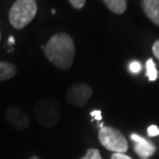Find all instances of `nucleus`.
<instances>
[{
  "mask_svg": "<svg viewBox=\"0 0 159 159\" xmlns=\"http://www.w3.org/2000/svg\"><path fill=\"white\" fill-rule=\"evenodd\" d=\"M43 49L47 59L58 69L68 70L72 66L76 47L72 38L66 33H58L52 36Z\"/></svg>",
  "mask_w": 159,
  "mask_h": 159,
  "instance_id": "f257e3e1",
  "label": "nucleus"
},
{
  "mask_svg": "<svg viewBox=\"0 0 159 159\" xmlns=\"http://www.w3.org/2000/svg\"><path fill=\"white\" fill-rule=\"evenodd\" d=\"M37 11L35 0H17L9 11V22L16 29H23L34 19Z\"/></svg>",
  "mask_w": 159,
  "mask_h": 159,
  "instance_id": "f03ea898",
  "label": "nucleus"
},
{
  "mask_svg": "<svg viewBox=\"0 0 159 159\" xmlns=\"http://www.w3.org/2000/svg\"><path fill=\"white\" fill-rule=\"evenodd\" d=\"M34 119L42 127H53L60 119L59 105L55 100L46 98L40 100L34 107Z\"/></svg>",
  "mask_w": 159,
  "mask_h": 159,
  "instance_id": "7ed1b4c3",
  "label": "nucleus"
},
{
  "mask_svg": "<svg viewBox=\"0 0 159 159\" xmlns=\"http://www.w3.org/2000/svg\"><path fill=\"white\" fill-rule=\"evenodd\" d=\"M101 145L115 153H125L128 150V143L124 134L119 129L111 126H103L98 133Z\"/></svg>",
  "mask_w": 159,
  "mask_h": 159,
  "instance_id": "20e7f679",
  "label": "nucleus"
},
{
  "mask_svg": "<svg viewBox=\"0 0 159 159\" xmlns=\"http://www.w3.org/2000/svg\"><path fill=\"white\" fill-rule=\"evenodd\" d=\"M92 89L85 83H77L72 85L66 93V100L72 106L83 108L92 97Z\"/></svg>",
  "mask_w": 159,
  "mask_h": 159,
  "instance_id": "39448f33",
  "label": "nucleus"
},
{
  "mask_svg": "<svg viewBox=\"0 0 159 159\" xmlns=\"http://www.w3.org/2000/svg\"><path fill=\"white\" fill-rule=\"evenodd\" d=\"M6 119L13 128L26 129L30 125V117L27 112L19 106H12L6 110Z\"/></svg>",
  "mask_w": 159,
  "mask_h": 159,
  "instance_id": "423d86ee",
  "label": "nucleus"
},
{
  "mask_svg": "<svg viewBox=\"0 0 159 159\" xmlns=\"http://www.w3.org/2000/svg\"><path fill=\"white\" fill-rule=\"evenodd\" d=\"M131 140L134 142V151L142 159H148L155 153L156 148L153 144L148 142L146 139L138 136L137 134H132L130 136Z\"/></svg>",
  "mask_w": 159,
  "mask_h": 159,
  "instance_id": "0eeeda50",
  "label": "nucleus"
},
{
  "mask_svg": "<svg viewBox=\"0 0 159 159\" xmlns=\"http://www.w3.org/2000/svg\"><path fill=\"white\" fill-rule=\"evenodd\" d=\"M141 4L148 19L159 26V0H142Z\"/></svg>",
  "mask_w": 159,
  "mask_h": 159,
  "instance_id": "6e6552de",
  "label": "nucleus"
},
{
  "mask_svg": "<svg viewBox=\"0 0 159 159\" xmlns=\"http://www.w3.org/2000/svg\"><path fill=\"white\" fill-rule=\"evenodd\" d=\"M17 74V67L12 63L0 62V81L12 79Z\"/></svg>",
  "mask_w": 159,
  "mask_h": 159,
  "instance_id": "1a4fd4ad",
  "label": "nucleus"
},
{
  "mask_svg": "<svg viewBox=\"0 0 159 159\" xmlns=\"http://www.w3.org/2000/svg\"><path fill=\"white\" fill-rule=\"evenodd\" d=\"M107 8L117 15L125 12L127 8V2L126 0H103Z\"/></svg>",
  "mask_w": 159,
  "mask_h": 159,
  "instance_id": "9d476101",
  "label": "nucleus"
},
{
  "mask_svg": "<svg viewBox=\"0 0 159 159\" xmlns=\"http://www.w3.org/2000/svg\"><path fill=\"white\" fill-rule=\"evenodd\" d=\"M146 69H147V76L150 81H155L157 79V70L155 67V64L152 59H149L146 63Z\"/></svg>",
  "mask_w": 159,
  "mask_h": 159,
  "instance_id": "9b49d317",
  "label": "nucleus"
},
{
  "mask_svg": "<svg viewBox=\"0 0 159 159\" xmlns=\"http://www.w3.org/2000/svg\"><path fill=\"white\" fill-rule=\"evenodd\" d=\"M82 159H102V158H101L99 150H97L95 148H91L88 149L86 155Z\"/></svg>",
  "mask_w": 159,
  "mask_h": 159,
  "instance_id": "f8f14e48",
  "label": "nucleus"
},
{
  "mask_svg": "<svg viewBox=\"0 0 159 159\" xmlns=\"http://www.w3.org/2000/svg\"><path fill=\"white\" fill-rule=\"evenodd\" d=\"M142 69V66H141V64L137 62V61H133V62H131L129 64V70H130V72H132V73H138L141 71Z\"/></svg>",
  "mask_w": 159,
  "mask_h": 159,
  "instance_id": "ddd939ff",
  "label": "nucleus"
},
{
  "mask_svg": "<svg viewBox=\"0 0 159 159\" xmlns=\"http://www.w3.org/2000/svg\"><path fill=\"white\" fill-rule=\"evenodd\" d=\"M69 2L74 8L81 9V8L84 7V5H85L86 0H69Z\"/></svg>",
  "mask_w": 159,
  "mask_h": 159,
  "instance_id": "4468645a",
  "label": "nucleus"
},
{
  "mask_svg": "<svg viewBox=\"0 0 159 159\" xmlns=\"http://www.w3.org/2000/svg\"><path fill=\"white\" fill-rule=\"evenodd\" d=\"M148 134L150 137H156L159 134V128L156 126V125H151L148 128Z\"/></svg>",
  "mask_w": 159,
  "mask_h": 159,
  "instance_id": "2eb2a0df",
  "label": "nucleus"
},
{
  "mask_svg": "<svg viewBox=\"0 0 159 159\" xmlns=\"http://www.w3.org/2000/svg\"><path fill=\"white\" fill-rule=\"evenodd\" d=\"M152 52H153L154 56L159 60V39L154 42L153 46H152Z\"/></svg>",
  "mask_w": 159,
  "mask_h": 159,
  "instance_id": "dca6fc26",
  "label": "nucleus"
},
{
  "mask_svg": "<svg viewBox=\"0 0 159 159\" xmlns=\"http://www.w3.org/2000/svg\"><path fill=\"white\" fill-rule=\"evenodd\" d=\"M111 159H131V157L127 156L125 153H114L111 156Z\"/></svg>",
  "mask_w": 159,
  "mask_h": 159,
  "instance_id": "f3484780",
  "label": "nucleus"
},
{
  "mask_svg": "<svg viewBox=\"0 0 159 159\" xmlns=\"http://www.w3.org/2000/svg\"><path fill=\"white\" fill-rule=\"evenodd\" d=\"M91 116H93L96 120L100 121L101 120V111L100 110L93 111V112H91Z\"/></svg>",
  "mask_w": 159,
  "mask_h": 159,
  "instance_id": "a211bd4d",
  "label": "nucleus"
},
{
  "mask_svg": "<svg viewBox=\"0 0 159 159\" xmlns=\"http://www.w3.org/2000/svg\"><path fill=\"white\" fill-rule=\"evenodd\" d=\"M13 43H15V38H13V37L12 36H11V37H9V38H8V44H13Z\"/></svg>",
  "mask_w": 159,
  "mask_h": 159,
  "instance_id": "6ab92c4d",
  "label": "nucleus"
},
{
  "mask_svg": "<svg viewBox=\"0 0 159 159\" xmlns=\"http://www.w3.org/2000/svg\"><path fill=\"white\" fill-rule=\"evenodd\" d=\"M29 159H39V158H38V157H36V156H33V157L29 158Z\"/></svg>",
  "mask_w": 159,
  "mask_h": 159,
  "instance_id": "aec40b11",
  "label": "nucleus"
},
{
  "mask_svg": "<svg viewBox=\"0 0 159 159\" xmlns=\"http://www.w3.org/2000/svg\"><path fill=\"white\" fill-rule=\"evenodd\" d=\"M0 38H1V34H0Z\"/></svg>",
  "mask_w": 159,
  "mask_h": 159,
  "instance_id": "412c9836",
  "label": "nucleus"
}]
</instances>
